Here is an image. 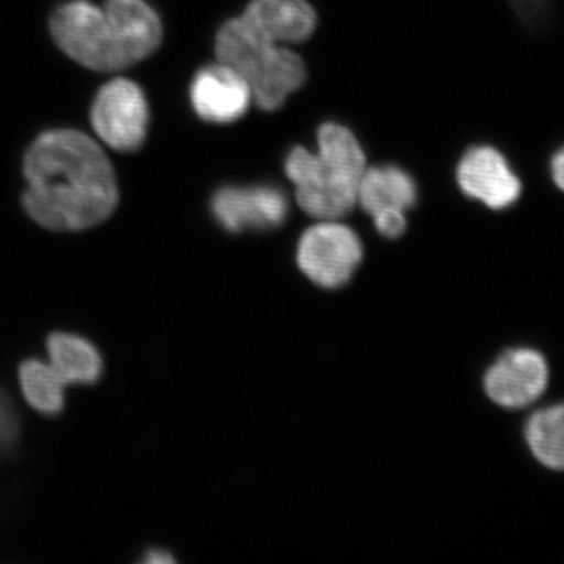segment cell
Masks as SVG:
<instances>
[{"label": "cell", "mask_w": 564, "mask_h": 564, "mask_svg": "<svg viewBox=\"0 0 564 564\" xmlns=\"http://www.w3.org/2000/svg\"><path fill=\"white\" fill-rule=\"evenodd\" d=\"M25 210L51 231L74 232L106 221L118 185L106 152L85 133L44 132L25 154Z\"/></svg>", "instance_id": "obj_1"}, {"label": "cell", "mask_w": 564, "mask_h": 564, "mask_svg": "<svg viewBox=\"0 0 564 564\" xmlns=\"http://www.w3.org/2000/svg\"><path fill=\"white\" fill-rule=\"evenodd\" d=\"M55 43L74 62L95 70H120L150 57L162 41V22L144 0L63 3L51 20Z\"/></svg>", "instance_id": "obj_2"}, {"label": "cell", "mask_w": 564, "mask_h": 564, "mask_svg": "<svg viewBox=\"0 0 564 564\" xmlns=\"http://www.w3.org/2000/svg\"><path fill=\"white\" fill-rule=\"evenodd\" d=\"M300 207L318 220H337L358 203L366 173L359 141L344 126L326 122L318 131V151L295 148L285 161Z\"/></svg>", "instance_id": "obj_3"}, {"label": "cell", "mask_w": 564, "mask_h": 564, "mask_svg": "<svg viewBox=\"0 0 564 564\" xmlns=\"http://www.w3.org/2000/svg\"><path fill=\"white\" fill-rule=\"evenodd\" d=\"M215 50L218 61L247 82L252 101L263 110L280 109L306 79L299 55L256 32L243 18L223 25Z\"/></svg>", "instance_id": "obj_4"}, {"label": "cell", "mask_w": 564, "mask_h": 564, "mask_svg": "<svg viewBox=\"0 0 564 564\" xmlns=\"http://www.w3.org/2000/svg\"><path fill=\"white\" fill-rule=\"evenodd\" d=\"M361 259V240L336 220H323L307 229L296 250L300 270L325 289L347 284Z\"/></svg>", "instance_id": "obj_5"}, {"label": "cell", "mask_w": 564, "mask_h": 564, "mask_svg": "<svg viewBox=\"0 0 564 564\" xmlns=\"http://www.w3.org/2000/svg\"><path fill=\"white\" fill-rule=\"evenodd\" d=\"M91 124L96 135L111 150H139L147 139L150 124V109L144 93L131 80H110L93 102Z\"/></svg>", "instance_id": "obj_6"}, {"label": "cell", "mask_w": 564, "mask_h": 564, "mask_svg": "<svg viewBox=\"0 0 564 564\" xmlns=\"http://www.w3.org/2000/svg\"><path fill=\"white\" fill-rule=\"evenodd\" d=\"M417 199L413 177L399 166L366 170L359 184L358 203L373 217L381 236L397 239L406 228L404 212Z\"/></svg>", "instance_id": "obj_7"}, {"label": "cell", "mask_w": 564, "mask_h": 564, "mask_svg": "<svg viewBox=\"0 0 564 564\" xmlns=\"http://www.w3.org/2000/svg\"><path fill=\"white\" fill-rule=\"evenodd\" d=\"M549 383V366L540 351L516 348L500 356L485 377L489 399L508 410L536 402Z\"/></svg>", "instance_id": "obj_8"}, {"label": "cell", "mask_w": 564, "mask_h": 564, "mask_svg": "<svg viewBox=\"0 0 564 564\" xmlns=\"http://www.w3.org/2000/svg\"><path fill=\"white\" fill-rule=\"evenodd\" d=\"M212 212L223 228L231 232L278 228L289 214L284 193L270 185L225 187L212 199Z\"/></svg>", "instance_id": "obj_9"}, {"label": "cell", "mask_w": 564, "mask_h": 564, "mask_svg": "<svg viewBox=\"0 0 564 564\" xmlns=\"http://www.w3.org/2000/svg\"><path fill=\"white\" fill-rule=\"evenodd\" d=\"M456 177L467 196L494 210L513 206L521 196V181L494 148L477 147L467 151L459 162Z\"/></svg>", "instance_id": "obj_10"}, {"label": "cell", "mask_w": 564, "mask_h": 564, "mask_svg": "<svg viewBox=\"0 0 564 564\" xmlns=\"http://www.w3.org/2000/svg\"><path fill=\"white\" fill-rule=\"evenodd\" d=\"M193 109L204 121L226 124L242 118L252 101L247 82L229 66H206L192 82Z\"/></svg>", "instance_id": "obj_11"}, {"label": "cell", "mask_w": 564, "mask_h": 564, "mask_svg": "<svg viewBox=\"0 0 564 564\" xmlns=\"http://www.w3.org/2000/svg\"><path fill=\"white\" fill-rule=\"evenodd\" d=\"M243 20L278 44L302 43L315 31L317 18L306 0H252Z\"/></svg>", "instance_id": "obj_12"}, {"label": "cell", "mask_w": 564, "mask_h": 564, "mask_svg": "<svg viewBox=\"0 0 564 564\" xmlns=\"http://www.w3.org/2000/svg\"><path fill=\"white\" fill-rule=\"evenodd\" d=\"M46 347L51 366L66 384H93L101 378V352L79 334H51Z\"/></svg>", "instance_id": "obj_13"}, {"label": "cell", "mask_w": 564, "mask_h": 564, "mask_svg": "<svg viewBox=\"0 0 564 564\" xmlns=\"http://www.w3.org/2000/svg\"><path fill=\"white\" fill-rule=\"evenodd\" d=\"M65 380L50 362L28 359L20 367V388L25 402L44 415L61 414L66 402Z\"/></svg>", "instance_id": "obj_14"}, {"label": "cell", "mask_w": 564, "mask_h": 564, "mask_svg": "<svg viewBox=\"0 0 564 564\" xmlns=\"http://www.w3.org/2000/svg\"><path fill=\"white\" fill-rule=\"evenodd\" d=\"M525 437L538 462L549 469L564 470V403L533 414Z\"/></svg>", "instance_id": "obj_15"}, {"label": "cell", "mask_w": 564, "mask_h": 564, "mask_svg": "<svg viewBox=\"0 0 564 564\" xmlns=\"http://www.w3.org/2000/svg\"><path fill=\"white\" fill-rule=\"evenodd\" d=\"M20 437V419L9 393L0 388V456L9 454Z\"/></svg>", "instance_id": "obj_16"}, {"label": "cell", "mask_w": 564, "mask_h": 564, "mask_svg": "<svg viewBox=\"0 0 564 564\" xmlns=\"http://www.w3.org/2000/svg\"><path fill=\"white\" fill-rule=\"evenodd\" d=\"M552 176H554L556 187L564 192V148L552 159Z\"/></svg>", "instance_id": "obj_17"}, {"label": "cell", "mask_w": 564, "mask_h": 564, "mask_svg": "<svg viewBox=\"0 0 564 564\" xmlns=\"http://www.w3.org/2000/svg\"><path fill=\"white\" fill-rule=\"evenodd\" d=\"M143 562L147 564L173 563L174 556L170 555L169 552L161 551V549H151V551L147 552V555H144Z\"/></svg>", "instance_id": "obj_18"}]
</instances>
